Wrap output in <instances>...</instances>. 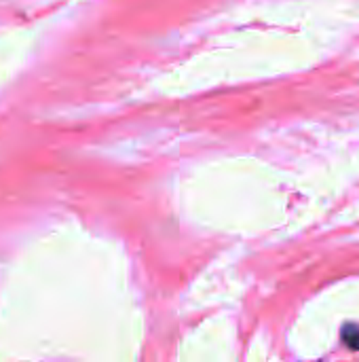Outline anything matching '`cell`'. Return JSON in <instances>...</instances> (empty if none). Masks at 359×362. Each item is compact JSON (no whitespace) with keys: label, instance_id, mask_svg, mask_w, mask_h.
<instances>
[{"label":"cell","instance_id":"1","mask_svg":"<svg viewBox=\"0 0 359 362\" xmlns=\"http://www.w3.org/2000/svg\"><path fill=\"white\" fill-rule=\"evenodd\" d=\"M341 337H343V344H345L349 350L359 352V325H345Z\"/></svg>","mask_w":359,"mask_h":362}]
</instances>
